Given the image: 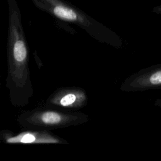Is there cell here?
<instances>
[{"label": "cell", "mask_w": 161, "mask_h": 161, "mask_svg": "<svg viewBox=\"0 0 161 161\" xmlns=\"http://www.w3.org/2000/svg\"><path fill=\"white\" fill-rule=\"evenodd\" d=\"M33 4L52 16L74 24L94 39L116 48L123 46L121 38L113 30L65 0H31Z\"/></svg>", "instance_id": "2"}, {"label": "cell", "mask_w": 161, "mask_h": 161, "mask_svg": "<svg viewBox=\"0 0 161 161\" xmlns=\"http://www.w3.org/2000/svg\"><path fill=\"white\" fill-rule=\"evenodd\" d=\"M0 139L1 142L11 144H69L66 140L50 131L42 130L25 129L18 133L7 130H2Z\"/></svg>", "instance_id": "6"}, {"label": "cell", "mask_w": 161, "mask_h": 161, "mask_svg": "<svg viewBox=\"0 0 161 161\" xmlns=\"http://www.w3.org/2000/svg\"><path fill=\"white\" fill-rule=\"evenodd\" d=\"M89 119V116L82 112L64 111L46 106L21 113L17 118V123L24 129L50 131L82 125Z\"/></svg>", "instance_id": "3"}, {"label": "cell", "mask_w": 161, "mask_h": 161, "mask_svg": "<svg viewBox=\"0 0 161 161\" xmlns=\"http://www.w3.org/2000/svg\"><path fill=\"white\" fill-rule=\"evenodd\" d=\"M8 30L7 41L8 74L6 87L14 107L26 106L33 96L30 77L27 42L21 22L20 9L16 0H7Z\"/></svg>", "instance_id": "1"}, {"label": "cell", "mask_w": 161, "mask_h": 161, "mask_svg": "<svg viewBox=\"0 0 161 161\" xmlns=\"http://www.w3.org/2000/svg\"><path fill=\"white\" fill-rule=\"evenodd\" d=\"M154 104L156 106L161 108V99H156V100L154 103Z\"/></svg>", "instance_id": "7"}, {"label": "cell", "mask_w": 161, "mask_h": 161, "mask_svg": "<svg viewBox=\"0 0 161 161\" xmlns=\"http://www.w3.org/2000/svg\"><path fill=\"white\" fill-rule=\"evenodd\" d=\"M88 101L86 91L78 87H65L56 89L46 99L48 108L68 111H76L85 107Z\"/></svg>", "instance_id": "4"}, {"label": "cell", "mask_w": 161, "mask_h": 161, "mask_svg": "<svg viewBox=\"0 0 161 161\" xmlns=\"http://www.w3.org/2000/svg\"><path fill=\"white\" fill-rule=\"evenodd\" d=\"M161 89V63L142 69L128 77L120 89L125 92H138Z\"/></svg>", "instance_id": "5"}]
</instances>
